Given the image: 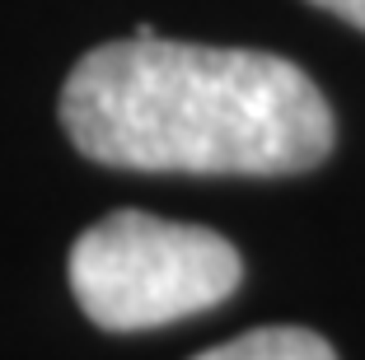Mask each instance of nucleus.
I'll list each match as a JSON object with an SVG mask.
<instances>
[{
	"mask_svg": "<svg viewBox=\"0 0 365 360\" xmlns=\"http://www.w3.org/2000/svg\"><path fill=\"white\" fill-rule=\"evenodd\" d=\"M61 127L108 169L140 173H304L333 150V108L286 56L169 43L140 24L76 61Z\"/></svg>",
	"mask_w": 365,
	"mask_h": 360,
	"instance_id": "f257e3e1",
	"label": "nucleus"
},
{
	"mask_svg": "<svg viewBox=\"0 0 365 360\" xmlns=\"http://www.w3.org/2000/svg\"><path fill=\"white\" fill-rule=\"evenodd\" d=\"M244 262L215 230L113 211L71 248V290L89 323L108 332L164 328L235 295Z\"/></svg>",
	"mask_w": 365,
	"mask_h": 360,
	"instance_id": "f03ea898",
	"label": "nucleus"
},
{
	"mask_svg": "<svg viewBox=\"0 0 365 360\" xmlns=\"http://www.w3.org/2000/svg\"><path fill=\"white\" fill-rule=\"evenodd\" d=\"M309 5H319V10L337 14V19L356 24V29H365V0H309Z\"/></svg>",
	"mask_w": 365,
	"mask_h": 360,
	"instance_id": "20e7f679",
	"label": "nucleus"
},
{
	"mask_svg": "<svg viewBox=\"0 0 365 360\" xmlns=\"http://www.w3.org/2000/svg\"><path fill=\"white\" fill-rule=\"evenodd\" d=\"M192 360H337V351L309 328H258Z\"/></svg>",
	"mask_w": 365,
	"mask_h": 360,
	"instance_id": "7ed1b4c3",
	"label": "nucleus"
}]
</instances>
